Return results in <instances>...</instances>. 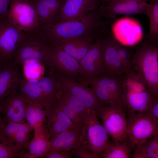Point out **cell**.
I'll return each mask as SVG.
<instances>
[{"label": "cell", "instance_id": "obj_22", "mask_svg": "<svg viewBox=\"0 0 158 158\" xmlns=\"http://www.w3.org/2000/svg\"><path fill=\"white\" fill-rule=\"evenodd\" d=\"M96 40L94 37L85 36L72 38L56 43L63 50L79 62Z\"/></svg>", "mask_w": 158, "mask_h": 158}, {"label": "cell", "instance_id": "obj_29", "mask_svg": "<svg viewBox=\"0 0 158 158\" xmlns=\"http://www.w3.org/2000/svg\"><path fill=\"white\" fill-rule=\"evenodd\" d=\"M135 145L129 139L123 141L110 142L101 154L102 158H127Z\"/></svg>", "mask_w": 158, "mask_h": 158}, {"label": "cell", "instance_id": "obj_19", "mask_svg": "<svg viewBox=\"0 0 158 158\" xmlns=\"http://www.w3.org/2000/svg\"><path fill=\"white\" fill-rule=\"evenodd\" d=\"M46 111V124L50 140L62 132L78 130L63 110L59 102Z\"/></svg>", "mask_w": 158, "mask_h": 158}, {"label": "cell", "instance_id": "obj_1", "mask_svg": "<svg viewBox=\"0 0 158 158\" xmlns=\"http://www.w3.org/2000/svg\"><path fill=\"white\" fill-rule=\"evenodd\" d=\"M103 6L102 4L97 9L76 18L44 27L40 31L48 41L55 42L85 36L96 40L107 31V27L113 19H104Z\"/></svg>", "mask_w": 158, "mask_h": 158}, {"label": "cell", "instance_id": "obj_5", "mask_svg": "<svg viewBox=\"0 0 158 158\" xmlns=\"http://www.w3.org/2000/svg\"><path fill=\"white\" fill-rule=\"evenodd\" d=\"M109 142L108 135L99 122L95 112L90 110L81 133L80 147L100 157Z\"/></svg>", "mask_w": 158, "mask_h": 158}, {"label": "cell", "instance_id": "obj_36", "mask_svg": "<svg viewBox=\"0 0 158 158\" xmlns=\"http://www.w3.org/2000/svg\"><path fill=\"white\" fill-rule=\"evenodd\" d=\"M99 102L103 107L104 105H113V101L109 92L105 88L95 85L90 84Z\"/></svg>", "mask_w": 158, "mask_h": 158}, {"label": "cell", "instance_id": "obj_15", "mask_svg": "<svg viewBox=\"0 0 158 158\" xmlns=\"http://www.w3.org/2000/svg\"><path fill=\"white\" fill-rule=\"evenodd\" d=\"M34 130L33 137L22 148L19 157L42 158L49 150L50 138L46 123Z\"/></svg>", "mask_w": 158, "mask_h": 158}, {"label": "cell", "instance_id": "obj_13", "mask_svg": "<svg viewBox=\"0 0 158 158\" xmlns=\"http://www.w3.org/2000/svg\"><path fill=\"white\" fill-rule=\"evenodd\" d=\"M26 101L17 88L13 89L0 103V111L7 123L26 122Z\"/></svg>", "mask_w": 158, "mask_h": 158}, {"label": "cell", "instance_id": "obj_12", "mask_svg": "<svg viewBox=\"0 0 158 158\" xmlns=\"http://www.w3.org/2000/svg\"><path fill=\"white\" fill-rule=\"evenodd\" d=\"M59 103L75 127L82 133L90 110L79 99L63 90Z\"/></svg>", "mask_w": 158, "mask_h": 158}, {"label": "cell", "instance_id": "obj_39", "mask_svg": "<svg viewBox=\"0 0 158 158\" xmlns=\"http://www.w3.org/2000/svg\"><path fill=\"white\" fill-rule=\"evenodd\" d=\"M12 0H0V19L7 18Z\"/></svg>", "mask_w": 158, "mask_h": 158}, {"label": "cell", "instance_id": "obj_40", "mask_svg": "<svg viewBox=\"0 0 158 158\" xmlns=\"http://www.w3.org/2000/svg\"><path fill=\"white\" fill-rule=\"evenodd\" d=\"M146 114L158 121V97L155 98Z\"/></svg>", "mask_w": 158, "mask_h": 158}, {"label": "cell", "instance_id": "obj_24", "mask_svg": "<svg viewBox=\"0 0 158 158\" xmlns=\"http://www.w3.org/2000/svg\"><path fill=\"white\" fill-rule=\"evenodd\" d=\"M123 100L128 113L146 114L155 98L147 91L123 93Z\"/></svg>", "mask_w": 158, "mask_h": 158}, {"label": "cell", "instance_id": "obj_35", "mask_svg": "<svg viewBox=\"0 0 158 158\" xmlns=\"http://www.w3.org/2000/svg\"><path fill=\"white\" fill-rule=\"evenodd\" d=\"M23 66L25 78L27 80H39L44 76V67L39 62L31 61L24 63Z\"/></svg>", "mask_w": 158, "mask_h": 158}, {"label": "cell", "instance_id": "obj_41", "mask_svg": "<svg viewBox=\"0 0 158 158\" xmlns=\"http://www.w3.org/2000/svg\"><path fill=\"white\" fill-rule=\"evenodd\" d=\"M1 113L0 111V132L3 126L6 123L4 119L1 116Z\"/></svg>", "mask_w": 158, "mask_h": 158}, {"label": "cell", "instance_id": "obj_23", "mask_svg": "<svg viewBox=\"0 0 158 158\" xmlns=\"http://www.w3.org/2000/svg\"><path fill=\"white\" fill-rule=\"evenodd\" d=\"M32 130L33 128L27 122H10L5 123L0 133L21 149L29 141Z\"/></svg>", "mask_w": 158, "mask_h": 158}, {"label": "cell", "instance_id": "obj_32", "mask_svg": "<svg viewBox=\"0 0 158 158\" xmlns=\"http://www.w3.org/2000/svg\"><path fill=\"white\" fill-rule=\"evenodd\" d=\"M124 74L123 77L122 76V74L121 75L123 93L147 91L145 84L135 72Z\"/></svg>", "mask_w": 158, "mask_h": 158}, {"label": "cell", "instance_id": "obj_34", "mask_svg": "<svg viewBox=\"0 0 158 158\" xmlns=\"http://www.w3.org/2000/svg\"><path fill=\"white\" fill-rule=\"evenodd\" d=\"M21 149L0 133V158L19 157Z\"/></svg>", "mask_w": 158, "mask_h": 158}, {"label": "cell", "instance_id": "obj_6", "mask_svg": "<svg viewBox=\"0 0 158 158\" xmlns=\"http://www.w3.org/2000/svg\"><path fill=\"white\" fill-rule=\"evenodd\" d=\"M126 113L122 109L114 105L102 107L96 112L113 141L123 142L127 140Z\"/></svg>", "mask_w": 158, "mask_h": 158}, {"label": "cell", "instance_id": "obj_37", "mask_svg": "<svg viewBox=\"0 0 158 158\" xmlns=\"http://www.w3.org/2000/svg\"><path fill=\"white\" fill-rule=\"evenodd\" d=\"M74 153V150L61 151H48L42 157L45 158H71Z\"/></svg>", "mask_w": 158, "mask_h": 158}, {"label": "cell", "instance_id": "obj_9", "mask_svg": "<svg viewBox=\"0 0 158 158\" xmlns=\"http://www.w3.org/2000/svg\"><path fill=\"white\" fill-rule=\"evenodd\" d=\"M109 32L107 31L99 37L79 61L84 84L87 79L104 75L103 55Z\"/></svg>", "mask_w": 158, "mask_h": 158}, {"label": "cell", "instance_id": "obj_10", "mask_svg": "<svg viewBox=\"0 0 158 158\" xmlns=\"http://www.w3.org/2000/svg\"><path fill=\"white\" fill-rule=\"evenodd\" d=\"M25 34L7 18L0 19V63L13 59Z\"/></svg>", "mask_w": 158, "mask_h": 158}, {"label": "cell", "instance_id": "obj_17", "mask_svg": "<svg viewBox=\"0 0 158 158\" xmlns=\"http://www.w3.org/2000/svg\"><path fill=\"white\" fill-rule=\"evenodd\" d=\"M99 1L64 0L58 16L53 24L76 18L97 9L99 7Z\"/></svg>", "mask_w": 158, "mask_h": 158}, {"label": "cell", "instance_id": "obj_30", "mask_svg": "<svg viewBox=\"0 0 158 158\" xmlns=\"http://www.w3.org/2000/svg\"><path fill=\"white\" fill-rule=\"evenodd\" d=\"M135 146L132 158H158V134Z\"/></svg>", "mask_w": 158, "mask_h": 158}, {"label": "cell", "instance_id": "obj_8", "mask_svg": "<svg viewBox=\"0 0 158 158\" xmlns=\"http://www.w3.org/2000/svg\"><path fill=\"white\" fill-rule=\"evenodd\" d=\"M7 18L17 28L25 32L39 29L35 10L29 0H12Z\"/></svg>", "mask_w": 158, "mask_h": 158}, {"label": "cell", "instance_id": "obj_26", "mask_svg": "<svg viewBox=\"0 0 158 158\" xmlns=\"http://www.w3.org/2000/svg\"><path fill=\"white\" fill-rule=\"evenodd\" d=\"M44 102L47 110L59 102L62 94L61 87L51 74H47L39 80Z\"/></svg>", "mask_w": 158, "mask_h": 158}, {"label": "cell", "instance_id": "obj_42", "mask_svg": "<svg viewBox=\"0 0 158 158\" xmlns=\"http://www.w3.org/2000/svg\"><path fill=\"white\" fill-rule=\"evenodd\" d=\"M99 0H99H102V1H108V2H109V1H110L111 0Z\"/></svg>", "mask_w": 158, "mask_h": 158}, {"label": "cell", "instance_id": "obj_2", "mask_svg": "<svg viewBox=\"0 0 158 158\" xmlns=\"http://www.w3.org/2000/svg\"><path fill=\"white\" fill-rule=\"evenodd\" d=\"M131 62L148 92L158 97V42L146 38L135 48Z\"/></svg>", "mask_w": 158, "mask_h": 158}, {"label": "cell", "instance_id": "obj_7", "mask_svg": "<svg viewBox=\"0 0 158 158\" xmlns=\"http://www.w3.org/2000/svg\"><path fill=\"white\" fill-rule=\"evenodd\" d=\"M127 118L128 137L135 146L158 134V121L145 114L130 113Z\"/></svg>", "mask_w": 158, "mask_h": 158}, {"label": "cell", "instance_id": "obj_27", "mask_svg": "<svg viewBox=\"0 0 158 158\" xmlns=\"http://www.w3.org/2000/svg\"><path fill=\"white\" fill-rule=\"evenodd\" d=\"M26 101L37 102L44 109V103L39 80H27L23 78L17 88Z\"/></svg>", "mask_w": 158, "mask_h": 158}, {"label": "cell", "instance_id": "obj_38", "mask_svg": "<svg viewBox=\"0 0 158 158\" xmlns=\"http://www.w3.org/2000/svg\"><path fill=\"white\" fill-rule=\"evenodd\" d=\"M74 153L79 158H99L100 157L90 152L89 150L80 147L74 150Z\"/></svg>", "mask_w": 158, "mask_h": 158}, {"label": "cell", "instance_id": "obj_18", "mask_svg": "<svg viewBox=\"0 0 158 158\" xmlns=\"http://www.w3.org/2000/svg\"><path fill=\"white\" fill-rule=\"evenodd\" d=\"M121 75L116 76L103 75L87 79L84 84L86 85L90 84H94L106 89L111 96L113 105L121 108L127 113L123 100L121 83Z\"/></svg>", "mask_w": 158, "mask_h": 158}, {"label": "cell", "instance_id": "obj_43", "mask_svg": "<svg viewBox=\"0 0 158 158\" xmlns=\"http://www.w3.org/2000/svg\"><path fill=\"white\" fill-rule=\"evenodd\" d=\"M149 1L150 0H148Z\"/></svg>", "mask_w": 158, "mask_h": 158}, {"label": "cell", "instance_id": "obj_3", "mask_svg": "<svg viewBox=\"0 0 158 158\" xmlns=\"http://www.w3.org/2000/svg\"><path fill=\"white\" fill-rule=\"evenodd\" d=\"M43 65L47 74L57 72L83 82L79 62L63 50L56 42L49 41Z\"/></svg>", "mask_w": 158, "mask_h": 158}, {"label": "cell", "instance_id": "obj_16", "mask_svg": "<svg viewBox=\"0 0 158 158\" xmlns=\"http://www.w3.org/2000/svg\"><path fill=\"white\" fill-rule=\"evenodd\" d=\"M19 65L13 59L0 63V103L23 78Z\"/></svg>", "mask_w": 158, "mask_h": 158}, {"label": "cell", "instance_id": "obj_20", "mask_svg": "<svg viewBox=\"0 0 158 158\" xmlns=\"http://www.w3.org/2000/svg\"><path fill=\"white\" fill-rule=\"evenodd\" d=\"M34 6L39 21V29L55 22L64 0H29Z\"/></svg>", "mask_w": 158, "mask_h": 158}, {"label": "cell", "instance_id": "obj_21", "mask_svg": "<svg viewBox=\"0 0 158 158\" xmlns=\"http://www.w3.org/2000/svg\"><path fill=\"white\" fill-rule=\"evenodd\" d=\"M116 40L114 35L109 32L103 55L104 75L116 76L123 73L122 66L116 46Z\"/></svg>", "mask_w": 158, "mask_h": 158}, {"label": "cell", "instance_id": "obj_31", "mask_svg": "<svg viewBox=\"0 0 158 158\" xmlns=\"http://www.w3.org/2000/svg\"><path fill=\"white\" fill-rule=\"evenodd\" d=\"M150 20V28L146 38L158 42V0H150L146 8Z\"/></svg>", "mask_w": 158, "mask_h": 158}, {"label": "cell", "instance_id": "obj_33", "mask_svg": "<svg viewBox=\"0 0 158 158\" xmlns=\"http://www.w3.org/2000/svg\"><path fill=\"white\" fill-rule=\"evenodd\" d=\"M116 45L122 66L123 73L128 74L134 72L131 62L134 53L133 50L131 48L120 44L116 39Z\"/></svg>", "mask_w": 158, "mask_h": 158}, {"label": "cell", "instance_id": "obj_4", "mask_svg": "<svg viewBox=\"0 0 158 158\" xmlns=\"http://www.w3.org/2000/svg\"><path fill=\"white\" fill-rule=\"evenodd\" d=\"M49 44V41L39 30L25 32L13 59L20 65L35 61L43 65L48 51Z\"/></svg>", "mask_w": 158, "mask_h": 158}, {"label": "cell", "instance_id": "obj_11", "mask_svg": "<svg viewBox=\"0 0 158 158\" xmlns=\"http://www.w3.org/2000/svg\"><path fill=\"white\" fill-rule=\"evenodd\" d=\"M49 74L54 77L61 87L79 99L89 110L96 113L103 107L92 88L61 73L54 72Z\"/></svg>", "mask_w": 158, "mask_h": 158}, {"label": "cell", "instance_id": "obj_14", "mask_svg": "<svg viewBox=\"0 0 158 158\" xmlns=\"http://www.w3.org/2000/svg\"><path fill=\"white\" fill-rule=\"evenodd\" d=\"M148 0H111L103 6V16L105 19L113 18L120 14H146Z\"/></svg>", "mask_w": 158, "mask_h": 158}, {"label": "cell", "instance_id": "obj_25", "mask_svg": "<svg viewBox=\"0 0 158 158\" xmlns=\"http://www.w3.org/2000/svg\"><path fill=\"white\" fill-rule=\"evenodd\" d=\"M81 133L77 129L68 130L59 133L50 140L48 151L69 150L79 148Z\"/></svg>", "mask_w": 158, "mask_h": 158}, {"label": "cell", "instance_id": "obj_28", "mask_svg": "<svg viewBox=\"0 0 158 158\" xmlns=\"http://www.w3.org/2000/svg\"><path fill=\"white\" fill-rule=\"evenodd\" d=\"M47 114V111L40 104L26 101V121L33 130L46 123Z\"/></svg>", "mask_w": 158, "mask_h": 158}]
</instances>
